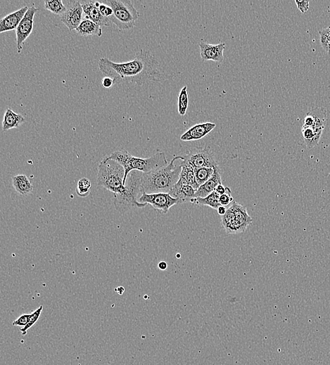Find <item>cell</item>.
<instances>
[{
    "label": "cell",
    "mask_w": 330,
    "mask_h": 365,
    "mask_svg": "<svg viewBox=\"0 0 330 365\" xmlns=\"http://www.w3.org/2000/svg\"><path fill=\"white\" fill-rule=\"evenodd\" d=\"M158 268L161 271H165L167 269V264L165 261H161L158 264Z\"/></svg>",
    "instance_id": "obj_38"
},
{
    "label": "cell",
    "mask_w": 330,
    "mask_h": 365,
    "mask_svg": "<svg viewBox=\"0 0 330 365\" xmlns=\"http://www.w3.org/2000/svg\"><path fill=\"white\" fill-rule=\"evenodd\" d=\"M216 127V124L212 122L197 124L181 136L180 140L182 141H192L202 139L212 132Z\"/></svg>",
    "instance_id": "obj_14"
},
{
    "label": "cell",
    "mask_w": 330,
    "mask_h": 365,
    "mask_svg": "<svg viewBox=\"0 0 330 365\" xmlns=\"http://www.w3.org/2000/svg\"><path fill=\"white\" fill-rule=\"evenodd\" d=\"M322 47L328 53L330 50V27L319 31Z\"/></svg>",
    "instance_id": "obj_30"
},
{
    "label": "cell",
    "mask_w": 330,
    "mask_h": 365,
    "mask_svg": "<svg viewBox=\"0 0 330 365\" xmlns=\"http://www.w3.org/2000/svg\"><path fill=\"white\" fill-rule=\"evenodd\" d=\"M196 179L199 185H202L209 180L214 174V168H197L194 170Z\"/></svg>",
    "instance_id": "obj_26"
},
{
    "label": "cell",
    "mask_w": 330,
    "mask_h": 365,
    "mask_svg": "<svg viewBox=\"0 0 330 365\" xmlns=\"http://www.w3.org/2000/svg\"><path fill=\"white\" fill-rule=\"evenodd\" d=\"M99 68L102 74L113 80L114 85L134 83L142 85L170 78V75L165 73L158 58L145 50L137 53L132 61L125 63H115L104 57L99 61Z\"/></svg>",
    "instance_id": "obj_1"
},
{
    "label": "cell",
    "mask_w": 330,
    "mask_h": 365,
    "mask_svg": "<svg viewBox=\"0 0 330 365\" xmlns=\"http://www.w3.org/2000/svg\"><path fill=\"white\" fill-rule=\"evenodd\" d=\"M180 182L181 184L190 185V186L193 187L194 190H196L200 187V185H199L198 182H197V179H196L194 170H192V169L187 167H182L180 178H179L178 182Z\"/></svg>",
    "instance_id": "obj_24"
},
{
    "label": "cell",
    "mask_w": 330,
    "mask_h": 365,
    "mask_svg": "<svg viewBox=\"0 0 330 365\" xmlns=\"http://www.w3.org/2000/svg\"><path fill=\"white\" fill-rule=\"evenodd\" d=\"M329 53H330V52H329Z\"/></svg>",
    "instance_id": "obj_39"
},
{
    "label": "cell",
    "mask_w": 330,
    "mask_h": 365,
    "mask_svg": "<svg viewBox=\"0 0 330 365\" xmlns=\"http://www.w3.org/2000/svg\"><path fill=\"white\" fill-rule=\"evenodd\" d=\"M199 48H200L201 58L203 61L222 62L223 61V52L225 48V44L210 45L207 42L201 41L199 43Z\"/></svg>",
    "instance_id": "obj_13"
},
{
    "label": "cell",
    "mask_w": 330,
    "mask_h": 365,
    "mask_svg": "<svg viewBox=\"0 0 330 365\" xmlns=\"http://www.w3.org/2000/svg\"><path fill=\"white\" fill-rule=\"evenodd\" d=\"M30 316H31V314L21 315L19 318L13 321L12 325L24 327V326H26L28 324V322H29Z\"/></svg>",
    "instance_id": "obj_32"
},
{
    "label": "cell",
    "mask_w": 330,
    "mask_h": 365,
    "mask_svg": "<svg viewBox=\"0 0 330 365\" xmlns=\"http://www.w3.org/2000/svg\"><path fill=\"white\" fill-rule=\"evenodd\" d=\"M100 11H101L102 14L105 17L109 18L113 15V9H112L110 6L103 4L102 1L101 4H100Z\"/></svg>",
    "instance_id": "obj_33"
},
{
    "label": "cell",
    "mask_w": 330,
    "mask_h": 365,
    "mask_svg": "<svg viewBox=\"0 0 330 365\" xmlns=\"http://www.w3.org/2000/svg\"><path fill=\"white\" fill-rule=\"evenodd\" d=\"M142 175L141 172L132 171L127 179L126 191L113 197V205L119 213L125 214L131 209L143 208L147 206L139 202V198L142 195Z\"/></svg>",
    "instance_id": "obj_5"
},
{
    "label": "cell",
    "mask_w": 330,
    "mask_h": 365,
    "mask_svg": "<svg viewBox=\"0 0 330 365\" xmlns=\"http://www.w3.org/2000/svg\"><path fill=\"white\" fill-rule=\"evenodd\" d=\"M26 122L24 117L21 114L14 113L11 109H6L2 122L3 131H8L13 128H18Z\"/></svg>",
    "instance_id": "obj_20"
},
{
    "label": "cell",
    "mask_w": 330,
    "mask_h": 365,
    "mask_svg": "<svg viewBox=\"0 0 330 365\" xmlns=\"http://www.w3.org/2000/svg\"><path fill=\"white\" fill-rule=\"evenodd\" d=\"M45 9L52 13L61 16L66 11V7L61 0H47L45 1Z\"/></svg>",
    "instance_id": "obj_25"
},
{
    "label": "cell",
    "mask_w": 330,
    "mask_h": 365,
    "mask_svg": "<svg viewBox=\"0 0 330 365\" xmlns=\"http://www.w3.org/2000/svg\"><path fill=\"white\" fill-rule=\"evenodd\" d=\"M83 9L85 19L90 20L100 26H110L111 24L110 18L105 17L100 10V1H80Z\"/></svg>",
    "instance_id": "obj_12"
},
{
    "label": "cell",
    "mask_w": 330,
    "mask_h": 365,
    "mask_svg": "<svg viewBox=\"0 0 330 365\" xmlns=\"http://www.w3.org/2000/svg\"><path fill=\"white\" fill-rule=\"evenodd\" d=\"M220 184H222V180H221L220 169L218 166V167H214V174L212 178L205 183L200 185V187L196 190L194 197L204 198L207 197L213 192L215 191L216 187Z\"/></svg>",
    "instance_id": "obj_18"
},
{
    "label": "cell",
    "mask_w": 330,
    "mask_h": 365,
    "mask_svg": "<svg viewBox=\"0 0 330 365\" xmlns=\"http://www.w3.org/2000/svg\"><path fill=\"white\" fill-rule=\"evenodd\" d=\"M215 191L220 196L223 195L226 192V187H224L222 184H220L216 187Z\"/></svg>",
    "instance_id": "obj_36"
},
{
    "label": "cell",
    "mask_w": 330,
    "mask_h": 365,
    "mask_svg": "<svg viewBox=\"0 0 330 365\" xmlns=\"http://www.w3.org/2000/svg\"><path fill=\"white\" fill-rule=\"evenodd\" d=\"M102 86L105 88H110V87L113 86L114 85L113 80L111 78H108V77H105V78L102 80Z\"/></svg>",
    "instance_id": "obj_35"
},
{
    "label": "cell",
    "mask_w": 330,
    "mask_h": 365,
    "mask_svg": "<svg viewBox=\"0 0 330 365\" xmlns=\"http://www.w3.org/2000/svg\"><path fill=\"white\" fill-rule=\"evenodd\" d=\"M295 3H296L298 9L300 10L301 13H306L308 11V9H309V1H299V0H296Z\"/></svg>",
    "instance_id": "obj_34"
},
{
    "label": "cell",
    "mask_w": 330,
    "mask_h": 365,
    "mask_svg": "<svg viewBox=\"0 0 330 365\" xmlns=\"http://www.w3.org/2000/svg\"><path fill=\"white\" fill-rule=\"evenodd\" d=\"M183 157H174L165 167L142 173L141 188L142 193H169L172 187L178 182L182 167L175 165L177 160H182Z\"/></svg>",
    "instance_id": "obj_2"
},
{
    "label": "cell",
    "mask_w": 330,
    "mask_h": 365,
    "mask_svg": "<svg viewBox=\"0 0 330 365\" xmlns=\"http://www.w3.org/2000/svg\"><path fill=\"white\" fill-rule=\"evenodd\" d=\"M29 8L23 6L21 9L11 13L0 21V33L16 30Z\"/></svg>",
    "instance_id": "obj_15"
},
{
    "label": "cell",
    "mask_w": 330,
    "mask_h": 365,
    "mask_svg": "<svg viewBox=\"0 0 330 365\" xmlns=\"http://www.w3.org/2000/svg\"><path fill=\"white\" fill-rule=\"evenodd\" d=\"M182 167H187L194 170L197 168H214L218 167L217 162L214 159L211 149L209 146L202 149H194L187 155L183 157Z\"/></svg>",
    "instance_id": "obj_8"
},
{
    "label": "cell",
    "mask_w": 330,
    "mask_h": 365,
    "mask_svg": "<svg viewBox=\"0 0 330 365\" xmlns=\"http://www.w3.org/2000/svg\"><path fill=\"white\" fill-rule=\"evenodd\" d=\"M196 190L190 185L177 182L169 194L178 200V204L187 203L195 197Z\"/></svg>",
    "instance_id": "obj_17"
},
{
    "label": "cell",
    "mask_w": 330,
    "mask_h": 365,
    "mask_svg": "<svg viewBox=\"0 0 330 365\" xmlns=\"http://www.w3.org/2000/svg\"><path fill=\"white\" fill-rule=\"evenodd\" d=\"M12 184L15 190L22 196L29 195L33 190V182L24 174L13 176Z\"/></svg>",
    "instance_id": "obj_19"
},
{
    "label": "cell",
    "mask_w": 330,
    "mask_h": 365,
    "mask_svg": "<svg viewBox=\"0 0 330 365\" xmlns=\"http://www.w3.org/2000/svg\"><path fill=\"white\" fill-rule=\"evenodd\" d=\"M66 11L64 14L60 16L61 21L68 28L70 31L75 30L79 27L83 21V9L80 1H66L65 2Z\"/></svg>",
    "instance_id": "obj_11"
},
{
    "label": "cell",
    "mask_w": 330,
    "mask_h": 365,
    "mask_svg": "<svg viewBox=\"0 0 330 365\" xmlns=\"http://www.w3.org/2000/svg\"><path fill=\"white\" fill-rule=\"evenodd\" d=\"M109 158L118 162L125 170L124 184L126 185L129 174L132 171L148 173L168 165L165 152H159L149 158L132 156L127 150H118L110 154Z\"/></svg>",
    "instance_id": "obj_3"
},
{
    "label": "cell",
    "mask_w": 330,
    "mask_h": 365,
    "mask_svg": "<svg viewBox=\"0 0 330 365\" xmlns=\"http://www.w3.org/2000/svg\"><path fill=\"white\" fill-rule=\"evenodd\" d=\"M125 170L118 162L105 157L98 166L97 184L105 187L114 195H121L126 191V185L124 184Z\"/></svg>",
    "instance_id": "obj_4"
},
{
    "label": "cell",
    "mask_w": 330,
    "mask_h": 365,
    "mask_svg": "<svg viewBox=\"0 0 330 365\" xmlns=\"http://www.w3.org/2000/svg\"><path fill=\"white\" fill-rule=\"evenodd\" d=\"M43 311V306H40L38 309L31 313V316H30L29 318V322H28V324L21 329V333H22V335H23V336H24V335H26L28 329H31L32 326H34L35 324H36V323L38 322L40 316H41Z\"/></svg>",
    "instance_id": "obj_29"
},
{
    "label": "cell",
    "mask_w": 330,
    "mask_h": 365,
    "mask_svg": "<svg viewBox=\"0 0 330 365\" xmlns=\"http://www.w3.org/2000/svg\"><path fill=\"white\" fill-rule=\"evenodd\" d=\"M217 212L219 215L222 216H222H224V214H226V212H227V209H226V207H224V206H220V207L218 208Z\"/></svg>",
    "instance_id": "obj_37"
},
{
    "label": "cell",
    "mask_w": 330,
    "mask_h": 365,
    "mask_svg": "<svg viewBox=\"0 0 330 365\" xmlns=\"http://www.w3.org/2000/svg\"><path fill=\"white\" fill-rule=\"evenodd\" d=\"M92 187L91 182L88 178L80 179L76 187L77 195L81 197H85L90 194Z\"/></svg>",
    "instance_id": "obj_28"
},
{
    "label": "cell",
    "mask_w": 330,
    "mask_h": 365,
    "mask_svg": "<svg viewBox=\"0 0 330 365\" xmlns=\"http://www.w3.org/2000/svg\"><path fill=\"white\" fill-rule=\"evenodd\" d=\"M327 124V111L322 107L313 108L305 117L304 126L325 130Z\"/></svg>",
    "instance_id": "obj_16"
},
{
    "label": "cell",
    "mask_w": 330,
    "mask_h": 365,
    "mask_svg": "<svg viewBox=\"0 0 330 365\" xmlns=\"http://www.w3.org/2000/svg\"><path fill=\"white\" fill-rule=\"evenodd\" d=\"M324 130L315 129L313 127L303 126L301 132L304 137L305 143L308 148L312 149L316 147L321 140Z\"/></svg>",
    "instance_id": "obj_21"
},
{
    "label": "cell",
    "mask_w": 330,
    "mask_h": 365,
    "mask_svg": "<svg viewBox=\"0 0 330 365\" xmlns=\"http://www.w3.org/2000/svg\"><path fill=\"white\" fill-rule=\"evenodd\" d=\"M103 4L113 9V15L110 20L120 30L133 28L140 14L130 0H105Z\"/></svg>",
    "instance_id": "obj_6"
},
{
    "label": "cell",
    "mask_w": 330,
    "mask_h": 365,
    "mask_svg": "<svg viewBox=\"0 0 330 365\" xmlns=\"http://www.w3.org/2000/svg\"><path fill=\"white\" fill-rule=\"evenodd\" d=\"M38 11V9L35 7L34 4L32 5L16 28V45H17L16 46H17L18 53L22 51L24 42L29 38L33 31V24H34L33 21H34L35 15Z\"/></svg>",
    "instance_id": "obj_10"
},
{
    "label": "cell",
    "mask_w": 330,
    "mask_h": 365,
    "mask_svg": "<svg viewBox=\"0 0 330 365\" xmlns=\"http://www.w3.org/2000/svg\"><path fill=\"white\" fill-rule=\"evenodd\" d=\"M140 203L150 204L161 214H167L172 207L178 204V200L169 193L147 194L143 192L139 198Z\"/></svg>",
    "instance_id": "obj_9"
},
{
    "label": "cell",
    "mask_w": 330,
    "mask_h": 365,
    "mask_svg": "<svg viewBox=\"0 0 330 365\" xmlns=\"http://www.w3.org/2000/svg\"><path fill=\"white\" fill-rule=\"evenodd\" d=\"M77 33L80 36L101 37L102 29L101 26L88 19H84L76 29Z\"/></svg>",
    "instance_id": "obj_22"
},
{
    "label": "cell",
    "mask_w": 330,
    "mask_h": 365,
    "mask_svg": "<svg viewBox=\"0 0 330 365\" xmlns=\"http://www.w3.org/2000/svg\"><path fill=\"white\" fill-rule=\"evenodd\" d=\"M219 198H220V195L214 191L204 198L194 197L189 202L199 206H208V207H212V209L217 210L218 208L221 206L219 202Z\"/></svg>",
    "instance_id": "obj_23"
},
{
    "label": "cell",
    "mask_w": 330,
    "mask_h": 365,
    "mask_svg": "<svg viewBox=\"0 0 330 365\" xmlns=\"http://www.w3.org/2000/svg\"><path fill=\"white\" fill-rule=\"evenodd\" d=\"M219 202L221 206L228 205L231 202H234L233 197L232 195V191H231L230 188L228 187H226V192L223 195L220 196L219 198Z\"/></svg>",
    "instance_id": "obj_31"
},
{
    "label": "cell",
    "mask_w": 330,
    "mask_h": 365,
    "mask_svg": "<svg viewBox=\"0 0 330 365\" xmlns=\"http://www.w3.org/2000/svg\"><path fill=\"white\" fill-rule=\"evenodd\" d=\"M221 219V224L227 234L245 232L253 222L247 209L234 201Z\"/></svg>",
    "instance_id": "obj_7"
},
{
    "label": "cell",
    "mask_w": 330,
    "mask_h": 365,
    "mask_svg": "<svg viewBox=\"0 0 330 365\" xmlns=\"http://www.w3.org/2000/svg\"><path fill=\"white\" fill-rule=\"evenodd\" d=\"M189 105L188 91L187 87L185 86L180 90L178 96V113L181 116H184L187 112Z\"/></svg>",
    "instance_id": "obj_27"
}]
</instances>
